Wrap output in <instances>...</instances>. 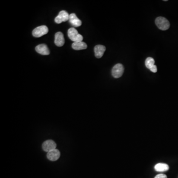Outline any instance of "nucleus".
Returning a JSON list of instances; mask_svg holds the SVG:
<instances>
[{
  "label": "nucleus",
  "instance_id": "obj_1",
  "mask_svg": "<svg viewBox=\"0 0 178 178\" xmlns=\"http://www.w3.org/2000/svg\"><path fill=\"white\" fill-rule=\"evenodd\" d=\"M155 24L157 27L161 30H166L170 27V22L166 18L163 17H158L155 19Z\"/></svg>",
  "mask_w": 178,
  "mask_h": 178
},
{
  "label": "nucleus",
  "instance_id": "obj_2",
  "mask_svg": "<svg viewBox=\"0 0 178 178\" xmlns=\"http://www.w3.org/2000/svg\"><path fill=\"white\" fill-rule=\"evenodd\" d=\"M68 36L70 39L74 42H82L83 39V37L79 34L77 30L73 27L68 29Z\"/></svg>",
  "mask_w": 178,
  "mask_h": 178
},
{
  "label": "nucleus",
  "instance_id": "obj_3",
  "mask_svg": "<svg viewBox=\"0 0 178 178\" xmlns=\"http://www.w3.org/2000/svg\"><path fill=\"white\" fill-rule=\"evenodd\" d=\"M49 32V29L46 25H42L36 28L32 31V35L34 37L39 38L46 35Z\"/></svg>",
  "mask_w": 178,
  "mask_h": 178
},
{
  "label": "nucleus",
  "instance_id": "obj_4",
  "mask_svg": "<svg viewBox=\"0 0 178 178\" xmlns=\"http://www.w3.org/2000/svg\"><path fill=\"white\" fill-rule=\"evenodd\" d=\"M124 71L123 65L118 64L114 65L112 69V75L115 78H119L121 77Z\"/></svg>",
  "mask_w": 178,
  "mask_h": 178
},
{
  "label": "nucleus",
  "instance_id": "obj_5",
  "mask_svg": "<svg viewBox=\"0 0 178 178\" xmlns=\"http://www.w3.org/2000/svg\"><path fill=\"white\" fill-rule=\"evenodd\" d=\"M57 144L54 140H47L44 142L42 144V148L46 152H49L50 151L55 149Z\"/></svg>",
  "mask_w": 178,
  "mask_h": 178
},
{
  "label": "nucleus",
  "instance_id": "obj_6",
  "mask_svg": "<svg viewBox=\"0 0 178 178\" xmlns=\"http://www.w3.org/2000/svg\"><path fill=\"white\" fill-rule=\"evenodd\" d=\"M69 15L68 13L65 10H61L59 12L58 16L55 18V23L60 24L62 22H65L69 20Z\"/></svg>",
  "mask_w": 178,
  "mask_h": 178
},
{
  "label": "nucleus",
  "instance_id": "obj_7",
  "mask_svg": "<svg viewBox=\"0 0 178 178\" xmlns=\"http://www.w3.org/2000/svg\"><path fill=\"white\" fill-rule=\"evenodd\" d=\"M61 153L58 149H55L48 152L47 154V158L49 160L55 161L59 159Z\"/></svg>",
  "mask_w": 178,
  "mask_h": 178
},
{
  "label": "nucleus",
  "instance_id": "obj_8",
  "mask_svg": "<svg viewBox=\"0 0 178 178\" xmlns=\"http://www.w3.org/2000/svg\"><path fill=\"white\" fill-rule=\"evenodd\" d=\"M35 50L37 52L42 55H49L50 52L46 45L42 44L36 47Z\"/></svg>",
  "mask_w": 178,
  "mask_h": 178
},
{
  "label": "nucleus",
  "instance_id": "obj_9",
  "mask_svg": "<svg viewBox=\"0 0 178 178\" xmlns=\"http://www.w3.org/2000/svg\"><path fill=\"white\" fill-rule=\"evenodd\" d=\"M55 44L58 47H62L65 43V40L64 38V35L62 32H58L55 34Z\"/></svg>",
  "mask_w": 178,
  "mask_h": 178
},
{
  "label": "nucleus",
  "instance_id": "obj_10",
  "mask_svg": "<svg viewBox=\"0 0 178 178\" xmlns=\"http://www.w3.org/2000/svg\"><path fill=\"white\" fill-rule=\"evenodd\" d=\"M106 50V47L103 45H98L95 47L94 52L95 57L97 58H102Z\"/></svg>",
  "mask_w": 178,
  "mask_h": 178
},
{
  "label": "nucleus",
  "instance_id": "obj_11",
  "mask_svg": "<svg viewBox=\"0 0 178 178\" xmlns=\"http://www.w3.org/2000/svg\"><path fill=\"white\" fill-rule=\"evenodd\" d=\"M69 23L75 27H79L82 25L81 20L77 18L75 13H71L69 15Z\"/></svg>",
  "mask_w": 178,
  "mask_h": 178
},
{
  "label": "nucleus",
  "instance_id": "obj_12",
  "mask_svg": "<svg viewBox=\"0 0 178 178\" xmlns=\"http://www.w3.org/2000/svg\"><path fill=\"white\" fill-rule=\"evenodd\" d=\"M72 48L75 50L79 51L81 49H86L87 48V45L85 43L82 42H74L72 44Z\"/></svg>",
  "mask_w": 178,
  "mask_h": 178
},
{
  "label": "nucleus",
  "instance_id": "obj_13",
  "mask_svg": "<svg viewBox=\"0 0 178 178\" xmlns=\"http://www.w3.org/2000/svg\"><path fill=\"white\" fill-rule=\"evenodd\" d=\"M154 168L155 170L158 172H164L168 171L169 169V167L167 164L160 163L155 165Z\"/></svg>",
  "mask_w": 178,
  "mask_h": 178
},
{
  "label": "nucleus",
  "instance_id": "obj_14",
  "mask_svg": "<svg viewBox=\"0 0 178 178\" xmlns=\"http://www.w3.org/2000/svg\"><path fill=\"white\" fill-rule=\"evenodd\" d=\"M154 64H155L154 59L152 58H151V57L148 58L145 61L146 66V68L149 69H150V68L152 67L154 65H155Z\"/></svg>",
  "mask_w": 178,
  "mask_h": 178
},
{
  "label": "nucleus",
  "instance_id": "obj_15",
  "mask_svg": "<svg viewBox=\"0 0 178 178\" xmlns=\"http://www.w3.org/2000/svg\"><path fill=\"white\" fill-rule=\"evenodd\" d=\"M150 70H151V72L154 73H156L157 72V66L155 65H154L152 67H151L150 68Z\"/></svg>",
  "mask_w": 178,
  "mask_h": 178
},
{
  "label": "nucleus",
  "instance_id": "obj_16",
  "mask_svg": "<svg viewBox=\"0 0 178 178\" xmlns=\"http://www.w3.org/2000/svg\"><path fill=\"white\" fill-rule=\"evenodd\" d=\"M154 178H167V177L165 174H159L157 175Z\"/></svg>",
  "mask_w": 178,
  "mask_h": 178
}]
</instances>
